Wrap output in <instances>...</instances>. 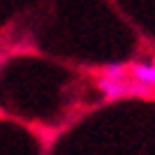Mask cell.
Here are the masks:
<instances>
[{
	"label": "cell",
	"instance_id": "1",
	"mask_svg": "<svg viewBox=\"0 0 155 155\" xmlns=\"http://www.w3.org/2000/svg\"><path fill=\"white\" fill-rule=\"evenodd\" d=\"M97 88L102 91V95L107 97V100H120V97H146L150 95V88H146V86L137 84L134 79H123V81H109V79H104L97 74L95 79Z\"/></svg>",
	"mask_w": 155,
	"mask_h": 155
},
{
	"label": "cell",
	"instance_id": "2",
	"mask_svg": "<svg viewBox=\"0 0 155 155\" xmlns=\"http://www.w3.org/2000/svg\"><path fill=\"white\" fill-rule=\"evenodd\" d=\"M127 74H130V79H134L137 84H141L153 91L155 88V56L148 63L146 60H132L127 65Z\"/></svg>",
	"mask_w": 155,
	"mask_h": 155
},
{
	"label": "cell",
	"instance_id": "3",
	"mask_svg": "<svg viewBox=\"0 0 155 155\" xmlns=\"http://www.w3.org/2000/svg\"><path fill=\"white\" fill-rule=\"evenodd\" d=\"M100 77L109 79V81H123V79L130 77V74H127V65H123V63H109L102 72H100Z\"/></svg>",
	"mask_w": 155,
	"mask_h": 155
}]
</instances>
